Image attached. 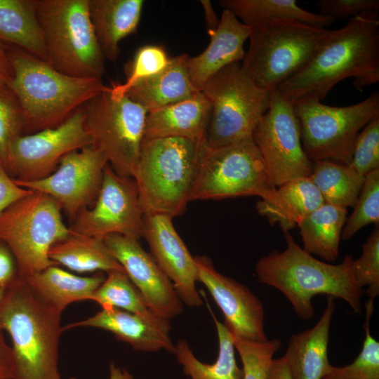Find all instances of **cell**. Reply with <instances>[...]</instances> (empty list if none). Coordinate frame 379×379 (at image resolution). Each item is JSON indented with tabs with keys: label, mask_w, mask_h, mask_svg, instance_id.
<instances>
[{
	"label": "cell",
	"mask_w": 379,
	"mask_h": 379,
	"mask_svg": "<svg viewBox=\"0 0 379 379\" xmlns=\"http://www.w3.org/2000/svg\"><path fill=\"white\" fill-rule=\"evenodd\" d=\"M220 4L250 27L274 20H295L319 28H326L334 22L305 10L295 0H222Z\"/></svg>",
	"instance_id": "4dcf8cb0"
},
{
	"label": "cell",
	"mask_w": 379,
	"mask_h": 379,
	"mask_svg": "<svg viewBox=\"0 0 379 379\" xmlns=\"http://www.w3.org/2000/svg\"><path fill=\"white\" fill-rule=\"evenodd\" d=\"M347 214L346 208L326 203L308 214L297 225L302 248L328 262L335 260Z\"/></svg>",
	"instance_id": "f1b7e54d"
},
{
	"label": "cell",
	"mask_w": 379,
	"mask_h": 379,
	"mask_svg": "<svg viewBox=\"0 0 379 379\" xmlns=\"http://www.w3.org/2000/svg\"><path fill=\"white\" fill-rule=\"evenodd\" d=\"M61 209L48 195L32 191L0 214V242L12 253L20 277L57 265L49 258V250L71 234Z\"/></svg>",
	"instance_id": "ba28073f"
},
{
	"label": "cell",
	"mask_w": 379,
	"mask_h": 379,
	"mask_svg": "<svg viewBox=\"0 0 379 379\" xmlns=\"http://www.w3.org/2000/svg\"><path fill=\"white\" fill-rule=\"evenodd\" d=\"M142 0H88L90 19L105 58H118L119 44L135 32L140 22Z\"/></svg>",
	"instance_id": "d4e9b609"
},
{
	"label": "cell",
	"mask_w": 379,
	"mask_h": 379,
	"mask_svg": "<svg viewBox=\"0 0 379 379\" xmlns=\"http://www.w3.org/2000/svg\"><path fill=\"white\" fill-rule=\"evenodd\" d=\"M353 78L362 91L379 81V14H363L331 31L307 65L283 82L279 92L292 104L323 100L340 81Z\"/></svg>",
	"instance_id": "6da1fadb"
},
{
	"label": "cell",
	"mask_w": 379,
	"mask_h": 379,
	"mask_svg": "<svg viewBox=\"0 0 379 379\" xmlns=\"http://www.w3.org/2000/svg\"><path fill=\"white\" fill-rule=\"evenodd\" d=\"M201 91L211 104L205 138L209 147L252 136L270 102L271 91L258 87L239 62L222 69Z\"/></svg>",
	"instance_id": "8fae6325"
},
{
	"label": "cell",
	"mask_w": 379,
	"mask_h": 379,
	"mask_svg": "<svg viewBox=\"0 0 379 379\" xmlns=\"http://www.w3.org/2000/svg\"><path fill=\"white\" fill-rule=\"evenodd\" d=\"M8 55L13 69L9 89L22 109L27 131L58 126L108 88L102 79L65 74L20 48Z\"/></svg>",
	"instance_id": "3957f363"
},
{
	"label": "cell",
	"mask_w": 379,
	"mask_h": 379,
	"mask_svg": "<svg viewBox=\"0 0 379 379\" xmlns=\"http://www.w3.org/2000/svg\"><path fill=\"white\" fill-rule=\"evenodd\" d=\"M334 311V298L327 297L326 307L317 324L291 337L283 357L293 379H322L331 370L328 345Z\"/></svg>",
	"instance_id": "7402d4cb"
},
{
	"label": "cell",
	"mask_w": 379,
	"mask_h": 379,
	"mask_svg": "<svg viewBox=\"0 0 379 379\" xmlns=\"http://www.w3.org/2000/svg\"><path fill=\"white\" fill-rule=\"evenodd\" d=\"M143 237L151 255L172 282L182 303L199 307L203 301L197 289V266L193 257L175 229L173 218L164 214H146Z\"/></svg>",
	"instance_id": "d6986e66"
},
{
	"label": "cell",
	"mask_w": 379,
	"mask_h": 379,
	"mask_svg": "<svg viewBox=\"0 0 379 379\" xmlns=\"http://www.w3.org/2000/svg\"><path fill=\"white\" fill-rule=\"evenodd\" d=\"M107 274L103 282L93 293L91 300L102 308L116 307L147 317H158L149 309L126 272L115 270Z\"/></svg>",
	"instance_id": "836d02e7"
},
{
	"label": "cell",
	"mask_w": 379,
	"mask_h": 379,
	"mask_svg": "<svg viewBox=\"0 0 379 379\" xmlns=\"http://www.w3.org/2000/svg\"><path fill=\"white\" fill-rule=\"evenodd\" d=\"M250 34V27L230 11L223 10L217 28L208 34V46L199 55L187 58L188 74L195 89L201 91L219 71L244 59V46Z\"/></svg>",
	"instance_id": "44dd1931"
},
{
	"label": "cell",
	"mask_w": 379,
	"mask_h": 379,
	"mask_svg": "<svg viewBox=\"0 0 379 379\" xmlns=\"http://www.w3.org/2000/svg\"><path fill=\"white\" fill-rule=\"evenodd\" d=\"M267 379H293L284 357L272 359Z\"/></svg>",
	"instance_id": "7dc6e473"
},
{
	"label": "cell",
	"mask_w": 379,
	"mask_h": 379,
	"mask_svg": "<svg viewBox=\"0 0 379 379\" xmlns=\"http://www.w3.org/2000/svg\"><path fill=\"white\" fill-rule=\"evenodd\" d=\"M352 268L357 285L361 289L367 286L369 299L379 295V229L371 233L362 245L361 255L353 260Z\"/></svg>",
	"instance_id": "f35d334b"
},
{
	"label": "cell",
	"mask_w": 379,
	"mask_h": 379,
	"mask_svg": "<svg viewBox=\"0 0 379 379\" xmlns=\"http://www.w3.org/2000/svg\"><path fill=\"white\" fill-rule=\"evenodd\" d=\"M374 300L365 304V337L361 352L350 364L336 367L332 366L322 379H379V343L371 333V319L374 310Z\"/></svg>",
	"instance_id": "e575fe53"
},
{
	"label": "cell",
	"mask_w": 379,
	"mask_h": 379,
	"mask_svg": "<svg viewBox=\"0 0 379 379\" xmlns=\"http://www.w3.org/2000/svg\"><path fill=\"white\" fill-rule=\"evenodd\" d=\"M0 41L48 62L36 0H0Z\"/></svg>",
	"instance_id": "83f0119b"
},
{
	"label": "cell",
	"mask_w": 379,
	"mask_h": 379,
	"mask_svg": "<svg viewBox=\"0 0 379 379\" xmlns=\"http://www.w3.org/2000/svg\"><path fill=\"white\" fill-rule=\"evenodd\" d=\"M25 130L22 109L11 91L0 90V161L6 167L9 146Z\"/></svg>",
	"instance_id": "60d3db41"
},
{
	"label": "cell",
	"mask_w": 379,
	"mask_h": 379,
	"mask_svg": "<svg viewBox=\"0 0 379 379\" xmlns=\"http://www.w3.org/2000/svg\"><path fill=\"white\" fill-rule=\"evenodd\" d=\"M17 277L15 258L9 248L0 242V288L6 290Z\"/></svg>",
	"instance_id": "ee69618b"
},
{
	"label": "cell",
	"mask_w": 379,
	"mask_h": 379,
	"mask_svg": "<svg viewBox=\"0 0 379 379\" xmlns=\"http://www.w3.org/2000/svg\"><path fill=\"white\" fill-rule=\"evenodd\" d=\"M23 279L39 299L62 313L74 302L91 300L105 277H81L52 265Z\"/></svg>",
	"instance_id": "484cf974"
},
{
	"label": "cell",
	"mask_w": 379,
	"mask_h": 379,
	"mask_svg": "<svg viewBox=\"0 0 379 379\" xmlns=\"http://www.w3.org/2000/svg\"><path fill=\"white\" fill-rule=\"evenodd\" d=\"M78 326L111 332L117 339L128 343L135 350H164L173 354L175 351V345L170 337L169 320L159 317H147L116 307H106L88 319L67 325L62 330Z\"/></svg>",
	"instance_id": "ffe728a7"
},
{
	"label": "cell",
	"mask_w": 379,
	"mask_h": 379,
	"mask_svg": "<svg viewBox=\"0 0 379 379\" xmlns=\"http://www.w3.org/2000/svg\"><path fill=\"white\" fill-rule=\"evenodd\" d=\"M188 57L183 53L171 58L162 71L140 81L126 95L148 112L191 97L199 91L195 89L190 79Z\"/></svg>",
	"instance_id": "4316f807"
},
{
	"label": "cell",
	"mask_w": 379,
	"mask_h": 379,
	"mask_svg": "<svg viewBox=\"0 0 379 379\" xmlns=\"http://www.w3.org/2000/svg\"><path fill=\"white\" fill-rule=\"evenodd\" d=\"M13 357L12 348L5 342L0 328V379H13Z\"/></svg>",
	"instance_id": "f6af8a7d"
},
{
	"label": "cell",
	"mask_w": 379,
	"mask_h": 379,
	"mask_svg": "<svg viewBox=\"0 0 379 379\" xmlns=\"http://www.w3.org/2000/svg\"><path fill=\"white\" fill-rule=\"evenodd\" d=\"M69 379H75V378H69Z\"/></svg>",
	"instance_id": "816d5d0a"
},
{
	"label": "cell",
	"mask_w": 379,
	"mask_h": 379,
	"mask_svg": "<svg viewBox=\"0 0 379 379\" xmlns=\"http://www.w3.org/2000/svg\"><path fill=\"white\" fill-rule=\"evenodd\" d=\"M253 137L203 147L190 201L238 197H268L275 189Z\"/></svg>",
	"instance_id": "30bf717a"
},
{
	"label": "cell",
	"mask_w": 379,
	"mask_h": 379,
	"mask_svg": "<svg viewBox=\"0 0 379 379\" xmlns=\"http://www.w3.org/2000/svg\"><path fill=\"white\" fill-rule=\"evenodd\" d=\"M201 3L204 10L207 30L209 34L217 28L220 20L217 18L215 13L209 1H201Z\"/></svg>",
	"instance_id": "c3c4849f"
},
{
	"label": "cell",
	"mask_w": 379,
	"mask_h": 379,
	"mask_svg": "<svg viewBox=\"0 0 379 379\" xmlns=\"http://www.w3.org/2000/svg\"><path fill=\"white\" fill-rule=\"evenodd\" d=\"M48 62L75 77L102 79L105 57L90 19L88 0H36Z\"/></svg>",
	"instance_id": "52a82bcc"
},
{
	"label": "cell",
	"mask_w": 379,
	"mask_h": 379,
	"mask_svg": "<svg viewBox=\"0 0 379 379\" xmlns=\"http://www.w3.org/2000/svg\"><path fill=\"white\" fill-rule=\"evenodd\" d=\"M170 58L160 46L145 45L140 47L128 65L126 81L109 86L110 93L114 97L125 95L140 81L162 71L169 63Z\"/></svg>",
	"instance_id": "8d00e7d4"
},
{
	"label": "cell",
	"mask_w": 379,
	"mask_h": 379,
	"mask_svg": "<svg viewBox=\"0 0 379 379\" xmlns=\"http://www.w3.org/2000/svg\"><path fill=\"white\" fill-rule=\"evenodd\" d=\"M293 105L307 157L312 162L329 160L349 165L359 133L379 115V92L374 91L349 106H329L314 98H303Z\"/></svg>",
	"instance_id": "9c48e42d"
},
{
	"label": "cell",
	"mask_w": 379,
	"mask_h": 379,
	"mask_svg": "<svg viewBox=\"0 0 379 379\" xmlns=\"http://www.w3.org/2000/svg\"><path fill=\"white\" fill-rule=\"evenodd\" d=\"M107 164L102 153L89 145L64 156L46 178L32 181L13 179L22 187L48 195L67 213L76 216L95 201Z\"/></svg>",
	"instance_id": "2e32d148"
},
{
	"label": "cell",
	"mask_w": 379,
	"mask_h": 379,
	"mask_svg": "<svg viewBox=\"0 0 379 379\" xmlns=\"http://www.w3.org/2000/svg\"><path fill=\"white\" fill-rule=\"evenodd\" d=\"M284 234L286 248L273 251L257 262L258 281L283 293L303 320L314 317L312 300L319 294L343 300L361 314L363 289L355 280L352 255H346L339 264L322 262L300 247L289 232Z\"/></svg>",
	"instance_id": "7a4b0ae2"
},
{
	"label": "cell",
	"mask_w": 379,
	"mask_h": 379,
	"mask_svg": "<svg viewBox=\"0 0 379 379\" xmlns=\"http://www.w3.org/2000/svg\"><path fill=\"white\" fill-rule=\"evenodd\" d=\"M349 166L363 175L379 168V115L357 136Z\"/></svg>",
	"instance_id": "ab89813d"
},
{
	"label": "cell",
	"mask_w": 379,
	"mask_h": 379,
	"mask_svg": "<svg viewBox=\"0 0 379 379\" xmlns=\"http://www.w3.org/2000/svg\"><path fill=\"white\" fill-rule=\"evenodd\" d=\"M48 256L55 264L78 273L125 272L103 240L72 232L68 237L51 248Z\"/></svg>",
	"instance_id": "f546056e"
},
{
	"label": "cell",
	"mask_w": 379,
	"mask_h": 379,
	"mask_svg": "<svg viewBox=\"0 0 379 379\" xmlns=\"http://www.w3.org/2000/svg\"><path fill=\"white\" fill-rule=\"evenodd\" d=\"M60 315L39 299L18 274L6 289L0 302V328L12 340L13 379H61Z\"/></svg>",
	"instance_id": "277c9868"
},
{
	"label": "cell",
	"mask_w": 379,
	"mask_h": 379,
	"mask_svg": "<svg viewBox=\"0 0 379 379\" xmlns=\"http://www.w3.org/2000/svg\"><path fill=\"white\" fill-rule=\"evenodd\" d=\"M354 211L347 218L341 239H350L364 226L379 222V168L364 175L363 185L354 205Z\"/></svg>",
	"instance_id": "d590c367"
},
{
	"label": "cell",
	"mask_w": 379,
	"mask_h": 379,
	"mask_svg": "<svg viewBox=\"0 0 379 379\" xmlns=\"http://www.w3.org/2000/svg\"><path fill=\"white\" fill-rule=\"evenodd\" d=\"M317 6L321 15L333 20L379 12L378 0H320Z\"/></svg>",
	"instance_id": "b9f144b4"
},
{
	"label": "cell",
	"mask_w": 379,
	"mask_h": 379,
	"mask_svg": "<svg viewBox=\"0 0 379 379\" xmlns=\"http://www.w3.org/2000/svg\"><path fill=\"white\" fill-rule=\"evenodd\" d=\"M211 104L201 91L147 113L145 138L176 137L206 140Z\"/></svg>",
	"instance_id": "603a6c76"
},
{
	"label": "cell",
	"mask_w": 379,
	"mask_h": 379,
	"mask_svg": "<svg viewBox=\"0 0 379 379\" xmlns=\"http://www.w3.org/2000/svg\"><path fill=\"white\" fill-rule=\"evenodd\" d=\"M5 291H6L5 289L0 288V302L1 301V300L3 299L4 296Z\"/></svg>",
	"instance_id": "f907efd6"
},
{
	"label": "cell",
	"mask_w": 379,
	"mask_h": 379,
	"mask_svg": "<svg viewBox=\"0 0 379 379\" xmlns=\"http://www.w3.org/2000/svg\"><path fill=\"white\" fill-rule=\"evenodd\" d=\"M309 178L324 203L346 209L354 206L364 180L349 165L329 160L313 161Z\"/></svg>",
	"instance_id": "d6a6232c"
},
{
	"label": "cell",
	"mask_w": 379,
	"mask_h": 379,
	"mask_svg": "<svg viewBox=\"0 0 379 379\" xmlns=\"http://www.w3.org/2000/svg\"><path fill=\"white\" fill-rule=\"evenodd\" d=\"M324 204L321 193L308 177L277 187L268 197L260 199L255 207L270 225L279 224L283 232H289Z\"/></svg>",
	"instance_id": "cb8c5ba5"
},
{
	"label": "cell",
	"mask_w": 379,
	"mask_h": 379,
	"mask_svg": "<svg viewBox=\"0 0 379 379\" xmlns=\"http://www.w3.org/2000/svg\"><path fill=\"white\" fill-rule=\"evenodd\" d=\"M91 144L83 106L57 126L14 138L5 168L17 180L42 179L56 169L64 156Z\"/></svg>",
	"instance_id": "5bb4252c"
},
{
	"label": "cell",
	"mask_w": 379,
	"mask_h": 379,
	"mask_svg": "<svg viewBox=\"0 0 379 379\" xmlns=\"http://www.w3.org/2000/svg\"><path fill=\"white\" fill-rule=\"evenodd\" d=\"M252 137L274 187L310 177L313 162L303 150L293 105L277 88L271 91L269 108Z\"/></svg>",
	"instance_id": "4fadbf2b"
},
{
	"label": "cell",
	"mask_w": 379,
	"mask_h": 379,
	"mask_svg": "<svg viewBox=\"0 0 379 379\" xmlns=\"http://www.w3.org/2000/svg\"><path fill=\"white\" fill-rule=\"evenodd\" d=\"M103 241L154 314L170 320L182 312L183 303L172 282L138 239L114 234Z\"/></svg>",
	"instance_id": "ac0fdd59"
},
{
	"label": "cell",
	"mask_w": 379,
	"mask_h": 379,
	"mask_svg": "<svg viewBox=\"0 0 379 379\" xmlns=\"http://www.w3.org/2000/svg\"><path fill=\"white\" fill-rule=\"evenodd\" d=\"M233 340L243 364V379H267L273 356L281 347V340L274 338L251 341L234 337Z\"/></svg>",
	"instance_id": "74e56055"
},
{
	"label": "cell",
	"mask_w": 379,
	"mask_h": 379,
	"mask_svg": "<svg viewBox=\"0 0 379 379\" xmlns=\"http://www.w3.org/2000/svg\"><path fill=\"white\" fill-rule=\"evenodd\" d=\"M197 281L202 283L222 311L224 324L233 337L251 341L268 340L265 309L260 300L245 285L227 277L206 256H196Z\"/></svg>",
	"instance_id": "e0dca14e"
},
{
	"label": "cell",
	"mask_w": 379,
	"mask_h": 379,
	"mask_svg": "<svg viewBox=\"0 0 379 379\" xmlns=\"http://www.w3.org/2000/svg\"><path fill=\"white\" fill-rule=\"evenodd\" d=\"M32 192L18 185L0 161V214L10 204Z\"/></svg>",
	"instance_id": "7bdbcfd3"
},
{
	"label": "cell",
	"mask_w": 379,
	"mask_h": 379,
	"mask_svg": "<svg viewBox=\"0 0 379 379\" xmlns=\"http://www.w3.org/2000/svg\"><path fill=\"white\" fill-rule=\"evenodd\" d=\"M13 77V69L3 42L0 41V90L8 91Z\"/></svg>",
	"instance_id": "bcb514c9"
},
{
	"label": "cell",
	"mask_w": 379,
	"mask_h": 379,
	"mask_svg": "<svg viewBox=\"0 0 379 379\" xmlns=\"http://www.w3.org/2000/svg\"><path fill=\"white\" fill-rule=\"evenodd\" d=\"M331 29L295 20H269L251 27L241 67L260 88L272 91L302 69Z\"/></svg>",
	"instance_id": "8992f818"
},
{
	"label": "cell",
	"mask_w": 379,
	"mask_h": 379,
	"mask_svg": "<svg viewBox=\"0 0 379 379\" xmlns=\"http://www.w3.org/2000/svg\"><path fill=\"white\" fill-rule=\"evenodd\" d=\"M143 218L133 178L120 175L107 164L93 206L77 214L69 229L72 233L102 240L114 234L138 240Z\"/></svg>",
	"instance_id": "9a60e30c"
},
{
	"label": "cell",
	"mask_w": 379,
	"mask_h": 379,
	"mask_svg": "<svg viewBox=\"0 0 379 379\" xmlns=\"http://www.w3.org/2000/svg\"><path fill=\"white\" fill-rule=\"evenodd\" d=\"M206 140L144 138L133 178L144 215L178 216L185 211Z\"/></svg>",
	"instance_id": "5b68a950"
},
{
	"label": "cell",
	"mask_w": 379,
	"mask_h": 379,
	"mask_svg": "<svg viewBox=\"0 0 379 379\" xmlns=\"http://www.w3.org/2000/svg\"><path fill=\"white\" fill-rule=\"evenodd\" d=\"M91 145L118 174L133 178L145 138L148 112L127 95L114 97L108 88L84 105Z\"/></svg>",
	"instance_id": "7c38bea8"
},
{
	"label": "cell",
	"mask_w": 379,
	"mask_h": 379,
	"mask_svg": "<svg viewBox=\"0 0 379 379\" xmlns=\"http://www.w3.org/2000/svg\"><path fill=\"white\" fill-rule=\"evenodd\" d=\"M109 379H134V378L126 370L121 369L113 363H110Z\"/></svg>",
	"instance_id": "681fc988"
},
{
	"label": "cell",
	"mask_w": 379,
	"mask_h": 379,
	"mask_svg": "<svg viewBox=\"0 0 379 379\" xmlns=\"http://www.w3.org/2000/svg\"><path fill=\"white\" fill-rule=\"evenodd\" d=\"M215 322L219 344L217 359L212 364L200 361L193 354L185 340L175 345L174 354L183 372L191 379H243V370L235 358L232 335L211 312Z\"/></svg>",
	"instance_id": "1f68e13d"
}]
</instances>
